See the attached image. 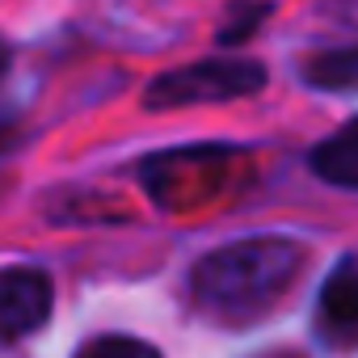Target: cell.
Wrapping results in <instances>:
<instances>
[{
  "instance_id": "1",
  "label": "cell",
  "mask_w": 358,
  "mask_h": 358,
  "mask_svg": "<svg viewBox=\"0 0 358 358\" xmlns=\"http://www.w3.org/2000/svg\"><path fill=\"white\" fill-rule=\"evenodd\" d=\"M303 262H308V253L299 241L253 236V241L224 245V249L207 253L194 266L190 287H194V299L203 303V312H211L215 320L249 324L278 308V299L299 282Z\"/></svg>"
},
{
  "instance_id": "4",
  "label": "cell",
  "mask_w": 358,
  "mask_h": 358,
  "mask_svg": "<svg viewBox=\"0 0 358 358\" xmlns=\"http://www.w3.org/2000/svg\"><path fill=\"white\" fill-rule=\"evenodd\" d=\"M316 333L333 350H358V262L345 257L320 287L316 303Z\"/></svg>"
},
{
  "instance_id": "2",
  "label": "cell",
  "mask_w": 358,
  "mask_h": 358,
  "mask_svg": "<svg viewBox=\"0 0 358 358\" xmlns=\"http://www.w3.org/2000/svg\"><path fill=\"white\" fill-rule=\"evenodd\" d=\"M266 85V68L253 59H207V64H186L156 76L143 93L148 110H186V106H220V101H241Z\"/></svg>"
},
{
  "instance_id": "7",
  "label": "cell",
  "mask_w": 358,
  "mask_h": 358,
  "mask_svg": "<svg viewBox=\"0 0 358 358\" xmlns=\"http://www.w3.org/2000/svg\"><path fill=\"white\" fill-rule=\"evenodd\" d=\"M76 358H160L148 341L139 337H122V333H110V337H93L76 350Z\"/></svg>"
},
{
  "instance_id": "5",
  "label": "cell",
  "mask_w": 358,
  "mask_h": 358,
  "mask_svg": "<svg viewBox=\"0 0 358 358\" xmlns=\"http://www.w3.org/2000/svg\"><path fill=\"white\" fill-rule=\"evenodd\" d=\"M312 173L329 186H341V190H358V118L345 122L341 131H333L329 139H320L308 156Z\"/></svg>"
},
{
  "instance_id": "6",
  "label": "cell",
  "mask_w": 358,
  "mask_h": 358,
  "mask_svg": "<svg viewBox=\"0 0 358 358\" xmlns=\"http://www.w3.org/2000/svg\"><path fill=\"white\" fill-rule=\"evenodd\" d=\"M303 80L329 93H358V47L320 51L303 64Z\"/></svg>"
},
{
  "instance_id": "9",
  "label": "cell",
  "mask_w": 358,
  "mask_h": 358,
  "mask_svg": "<svg viewBox=\"0 0 358 358\" xmlns=\"http://www.w3.org/2000/svg\"><path fill=\"white\" fill-rule=\"evenodd\" d=\"M5 72H9V51H5V43H0V80H5Z\"/></svg>"
},
{
  "instance_id": "3",
  "label": "cell",
  "mask_w": 358,
  "mask_h": 358,
  "mask_svg": "<svg viewBox=\"0 0 358 358\" xmlns=\"http://www.w3.org/2000/svg\"><path fill=\"white\" fill-rule=\"evenodd\" d=\"M55 287L47 270L0 266V341H22L47 324Z\"/></svg>"
},
{
  "instance_id": "8",
  "label": "cell",
  "mask_w": 358,
  "mask_h": 358,
  "mask_svg": "<svg viewBox=\"0 0 358 358\" xmlns=\"http://www.w3.org/2000/svg\"><path fill=\"white\" fill-rule=\"evenodd\" d=\"M266 13H270L266 5H236V9H232V22L224 26V34H220V38H224V43H236V38H249V30H253V22H262Z\"/></svg>"
},
{
  "instance_id": "10",
  "label": "cell",
  "mask_w": 358,
  "mask_h": 358,
  "mask_svg": "<svg viewBox=\"0 0 358 358\" xmlns=\"http://www.w3.org/2000/svg\"><path fill=\"white\" fill-rule=\"evenodd\" d=\"M270 358H295V354H270Z\"/></svg>"
}]
</instances>
